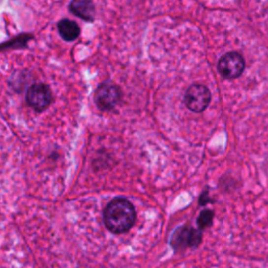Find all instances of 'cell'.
<instances>
[{"label": "cell", "instance_id": "6da1fadb", "mask_svg": "<svg viewBox=\"0 0 268 268\" xmlns=\"http://www.w3.org/2000/svg\"><path fill=\"white\" fill-rule=\"evenodd\" d=\"M136 213L133 205L127 199L117 198L105 208L104 221L107 229L115 234H123L133 226Z\"/></svg>", "mask_w": 268, "mask_h": 268}, {"label": "cell", "instance_id": "7a4b0ae2", "mask_svg": "<svg viewBox=\"0 0 268 268\" xmlns=\"http://www.w3.org/2000/svg\"><path fill=\"white\" fill-rule=\"evenodd\" d=\"M121 100V91L115 83L104 82L97 87L94 94V102L97 108L102 111L115 109Z\"/></svg>", "mask_w": 268, "mask_h": 268}, {"label": "cell", "instance_id": "3957f363", "mask_svg": "<svg viewBox=\"0 0 268 268\" xmlns=\"http://www.w3.org/2000/svg\"><path fill=\"white\" fill-rule=\"evenodd\" d=\"M212 101L209 89L201 84H193L186 89L184 94V104L186 108L193 112L200 113L205 111Z\"/></svg>", "mask_w": 268, "mask_h": 268}, {"label": "cell", "instance_id": "277c9868", "mask_svg": "<svg viewBox=\"0 0 268 268\" xmlns=\"http://www.w3.org/2000/svg\"><path fill=\"white\" fill-rule=\"evenodd\" d=\"M245 69V61L237 52H230L223 55L218 62V70L227 80L239 78Z\"/></svg>", "mask_w": 268, "mask_h": 268}, {"label": "cell", "instance_id": "5b68a950", "mask_svg": "<svg viewBox=\"0 0 268 268\" xmlns=\"http://www.w3.org/2000/svg\"><path fill=\"white\" fill-rule=\"evenodd\" d=\"M202 239V232L190 226H179L171 237V245L178 251L186 247H196Z\"/></svg>", "mask_w": 268, "mask_h": 268}, {"label": "cell", "instance_id": "8992f818", "mask_svg": "<svg viewBox=\"0 0 268 268\" xmlns=\"http://www.w3.org/2000/svg\"><path fill=\"white\" fill-rule=\"evenodd\" d=\"M53 101L51 89L47 85L38 83L31 85L27 93V102L36 111H43L50 106Z\"/></svg>", "mask_w": 268, "mask_h": 268}, {"label": "cell", "instance_id": "52a82bcc", "mask_svg": "<svg viewBox=\"0 0 268 268\" xmlns=\"http://www.w3.org/2000/svg\"><path fill=\"white\" fill-rule=\"evenodd\" d=\"M69 10L81 19L92 22L95 18V9L92 0H72Z\"/></svg>", "mask_w": 268, "mask_h": 268}, {"label": "cell", "instance_id": "ba28073f", "mask_svg": "<svg viewBox=\"0 0 268 268\" xmlns=\"http://www.w3.org/2000/svg\"><path fill=\"white\" fill-rule=\"evenodd\" d=\"M58 30L60 36L65 41H74L80 36V28L75 21L63 19L58 23Z\"/></svg>", "mask_w": 268, "mask_h": 268}, {"label": "cell", "instance_id": "9c48e42d", "mask_svg": "<svg viewBox=\"0 0 268 268\" xmlns=\"http://www.w3.org/2000/svg\"><path fill=\"white\" fill-rule=\"evenodd\" d=\"M31 39V36L29 35H21L17 38H15L13 41L5 42L0 45V51L1 50H7V48H13V47H19V46H26L29 40Z\"/></svg>", "mask_w": 268, "mask_h": 268}, {"label": "cell", "instance_id": "30bf717a", "mask_svg": "<svg viewBox=\"0 0 268 268\" xmlns=\"http://www.w3.org/2000/svg\"><path fill=\"white\" fill-rule=\"evenodd\" d=\"M213 219H214V212H213V210L205 209L204 212H201V214L199 215L198 220H197L199 230L206 229V227L212 225Z\"/></svg>", "mask_w": 268, "mask_h": 268}, {"label": "cell", "instance_id": "8fae6325", "mask_svg": "<svg viewBox=\"0 0 268 268\" xmlns=\"http://www.w3.org/2000/svg\"><path fill=\"white\" fill-rule=\"evenodd\" d=\"M208 202H212V200L208 199V193H204V194H202V196L200 197V205L204 206L206 204H208Z\"/></svg>", "mask_w": 268, "mask_h": 268}]
</instances>
